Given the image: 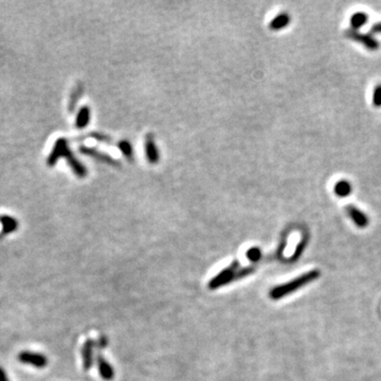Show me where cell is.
<instances>
[{
    "label": "cell",
    "mask_w": 381,
    "mask_h": 381,
    "mask_svg": "<svg viewBox=\"0 0 381 381\" xmlns=\"http://www.w3.org/2000/svg\"><path fill=\"white\" fill-rule=\"evenodd\" d=\"M18 360L23 364H29L36 368H43L48 364V359L44 355L34 352L24 351L18 355Z\"/></svg>",
    "instance_id": "277c9868"
},
{
    "label": "cell",
    "mask_w": 381,
    "mask_h": 381,
    "mask_svg": "<svg viewBox=\"0 0 381 381\" xmlns=\"http://www.w3.org/2000/svg\"><path fill=\"white\" fill-rule=\"evenodd\" d=\"M239 270V262L238 260H234V262L225 268L222 271H220L217 275L214 276L211 281L209 282V288L210 289H217L219 287H222L227 284H230L233 281L238 279L237 272Z\"/></svg>",
    "instance_id": "3957f363"
},
{
    "label": "cell",
    "mask_w": 381,
    "mask_h": 381,
    "mask_svg": "<svg viewBox=\"0 0 381 381\" xmlns=\"http://www.w3.org/2000/svg\"><path fill=\"white\" fill-rule=\"evenodd\" d=\"M87 138H92L94 140H98V141L106 142V143H110L112 141L110 137H108L106 135H102V133H97V132H91L87 136H83V137H80L78 139H87Z\"/></svg>",
    "instance_id": "d6986e66"
},
{
    "label": "cell",
    "mask_w": 381,
    "mask_h": 381,
    "mask_svg": "<svg viewBox=\"0 0 381 381\" xmlns=\"http://www.w3.org/2000/svg\"><path fill=\"white\" fill-rule=\"evenodd\" d=\"M246 255H247V258L249 259L250 262L255 263L260 257H262V252H260L258 248H251V249L247 251Z\"/></svg>",
    "instance_id": "ac0fdd59"
},
{
    "label": "cell",
    "mask_w": 381,
    "mask_h": 381,
    "mask_svg": "<svg viewBox=\"0 0 381 381\" xmlns=\"http://www.w3.org/2000/svg\"><path fill=\"white\" fill-rule=\"evenodd\" d=\"M0 224L2 226V233L10 234L17 230L18 221L9 215H1L0 216Z\"/></svg>",
    "instance_id": "8fae6325"
},
{
    "label": "cell",
    "mask_w": 381,
    "mask_h": 381,
    "mask_svg": "<svg viewBox=\"0 0 381 381\" xmlns=\"http://www.w3.org/2000/svg\"><path fill=\"white\" fill-rule=\"evenodd\" d=\"M97 364H98V370L100 373V376L104 380L110 381L114 378L113 367L102 355H99L97 357Z\"/></svg>",
    "instance_id": "9c48e42d"
},
{
    "label": "cell",
    "mask_w": 381,
    "mask_h": 381,
    "mask_svg": "<svg viewBox=\"0 0 381 381\" xmlns=\"http://www.w3.org/2000/svg\"><path fill=\"white\" fill-rule=\"evenodd\" d=\"M118 148L120 150L123 152V155L129 159V160H132V148L128 141H121L118 143Z\"/></svg>",
    "instance_id": "e0dca14e"
},
{
    "label": "cell",
    "mask_w": 381,
    "mask_h": 381,
    "mask_svg": "<svg viewBox=\"0 0 381 381\" xmlns=\"http://www.w3.org/2000/svg\"><path fill=\"white\" fill-rule=\"evenodd\" d=\"M373 104L376 107H381V86L376 87L373 95Z\"/></svg>",
    "instance_id": "ffe728a7"
},
{
    "label": "cell",
    "mask_w": 381,
    "mask_h": 381,
    "mask_svg": "<svg viewBox=\"0 0 381 381\" xmlns=\"http://www.w3.org/2000/svg\"><path fill=\"white\" fill-rule=\"evenodd\" d=\"M345 35L348 38H351V40L362 43L368 50L375 51V50H377L379 48V42H378L377 40H375L373 35L360 33V32H357V31H355V30H347L345 32Z\"/></svg>",
    "instance_id": "5b68a950"
},
{
    "label": "cell",
    "mask_w": 381,
    "mask_h": 381,
    "mask_svg": "<svg viewBox=\"0 0 381 381\" xmlns=\"http://www.w3.org/2000/svg\"><path fill=\"white\" fill-rule=\"evenodd\" d=\"M97 344V346L99 348H105L106 345H107V339L106 337H100V339L98 340V342L95 343Z\"/></svg>",
    "instance_id": "44dd1931"
},
{
    "label": "cell",
    "mask_w": 381,
    "mask_h": 381,
    "mask_svg": "<svg viewBox=\"0 0 381 381\" xmlns=\"http://www.w3.org/2000/svg\"><path fill=\"white\" fill-rule=\"evenodd\" d=\"M145 151L149 163H157L159 161V154L154 141V137L148 135L145 139Z\"/></svg>",
    "instance_id": "30bf717a"
},
{
    "label": "cell",
    "mask_w": 381,
    "mask_h": 381,
    "mask_svg": "<svg viewBox=\"0 0 381 381\" xmlns=\"http://www.w3.org/2000/svg\"><path fill=\"white\" fill-rule=\"evenodd\" d=\"M335 193L339 197H347L352 193V184L346 180H341L336 183Z\"/></svg>",
    "instance_id": "9a60e30c"
},
{
    "label": "cell",
    "mask_w": 381,
    "mask_h": 381,
    "mask_svg": "<svg viewBox=\"0 0 381 381\" xmlns=\"http://www.w3.org/2000/svg\"><path fill=\"white\" fill-rule=\"evenodd\" d=\"M82 94H83V86H82V84H78L73 89V91H72L71 95H70V99H69L68 109L70 112H73L75 110L76 105H78Z\"/></svg>",
    "instance_id": "5bb4252c"
},
{
    "label": "cell",
    "mask_w": 381,
    "mask_h": 381,
    "mask_svg": "<svg viewBox=\"0 0 381 381\" xmlns=\"http://www.w3.org/2000/svg\"><path fill=\"white\" fill-rule=\"evenodd\" d=\"M371 31H372V33H374V34L381 33V22L375 23V24L373 25V27H372Z\"/></svg>",
    "instance_id": "603a6c76"
},
{
    "label": "cell",
    "mask_w": 381,
    "mask_h": 381,
    "mask_svg": "<svg viewBox=\"0 0 381 381\" xmlns=\"http://www.w3.org/2000/svg\"><path fill=\"white\" fill-rule=\"evenodd\" d=\"M346 211L347 214L349 215V217H351L352 220L355 222V225L358 226L359 228H365L368 225V222H370L367 215L353 205L347 206Z\"/></svg>",
    "instance_id": "ba28073f"
},
{
    "label": "cell",
    "mask_w": 381,
    "mask_h": 381,
    "mask_svg": "<svg viewBox=\"0 0 381 381\" xmlns=\"http://www.w3.org/2000/svg\"><path fill=\"white\" fill-rule=\"evenodd\" d=\"M368 21V16L367 14H365V13H362V12H359V13H355V14L352 16L351 18V24L353 27V30H357V29H360L362 25H364Z\"/></svg>",
    "instance_id": "2e32d148"
},
{
    "label": "cell",
    "mask_w": 381,
    "mask_h": 381,
    "mask_svg": "<svg viewBox=\"0 0 381 381\" xmlns=\"http://www.w3.org/2000/svg\"><path fill=\"white\" fill-rule=\"evenodd\" d=\"M80 151H81V154H83V155H86V156H89V157H91V158H94V159H97V160H99L101 162H104V163H107V164H109V165H112V167H119V165H120V162L118 160H116V159L112 158L109 155L105 154V152H101L100 150L95 149V148H87V146H81Z\"/></svg>",
    "instance_id": "8992f818"
},
{
    "label": "cell",
    "mask_w": 381,
    "mask_h": 381,
    "mask_svg": "<svg viewBox=\"0 0 381 381\" xmlns=\"http://www.w3.org/2000/svg\"><path fill=\"white\" fill-rule=\"evenodd\" d=\"M89 121H90V109L87 106H83L78 112L75 121V126L79 129H83L88 125Z\"/></svg>",
    "instance_id": "7c38bea8"
},
{
    "label": "cell",
    "mask_w": 381,
    "mask_h": 381,
    "mask_svg": "<svg viewBox=\"0 0 381 381\" xmlns=\"http://www.w3.org/2000/svg\"><path fill=\"white\" fill-rule=\"evenodd\" d=\"M289 22H290V16L288 14H285V13H283V14H279L275 19H273V21L269 24V28L273 31H277V30H281L285 27H287Z\"/></svg>",
    "instance_id": "4fadbf2b"
},
{
    "label": "cell",
    "mask_w": 381,
    "mask_h": 381,
    "mask_svg": "<svg viewBox=\"0 0 381 381\" xmlns=\"http://www.w3.org/2000/svg\"><path fill=\"white\" fill-rule=\"evenodd\" d=\"M95 342L91 339L85 341L84 345L82 347V359H83V367L84 370H90L93 365V351H94Z\"/></svg>",
    "instance_id": "52a82bcc"
},
{
    "label": "cell",
    "mask_w": 381,
    "mask_h": 381,
    "mask_svg": "<svg viewBox=\"0 0 381 381\" xmlns=\"http://www.w3.org/2000/svg\"><path fill=\"white\" fill-rule=\"evenodd\" d=\"M0 381H10L2 367H0Z\"/></svg>",
    "instance_id": "cb8c5ba5"
},
{
    "label": "cell",
    "mask_w": 381,
    "mask_h": 381,
    "mask_svg": "<svg viewBox=\"0 0 381 381\" xmlns=\"http://www.w3.org/2000/svg\"><path fill=\"white\" fill-rule=\"evenodd\" d=\"M61 158H66L67 163L76 176H79L80 178H84L87 175L86 168L78 160V158L73 155L72 150L69 148L67 139L65 138H60L56 140L53 148L51 150L47 159V164L49 167H54Z\"/></svg>",
    "instance_id": "6da1fadb"
},
{
    "label": "cell",
    "mask_w": 381,
    "mask_h": 381,
    "mask_svg": "<svg viewBox=\"0 0 381 381\" xmlns=\"http://www.w3.org/2000/svg\"><path fill=\"white\" fill-rule=\"evenodd\" d=\"M320 275H321V272L318 269L310 270L306 273H304V275L294 278L292 281L288 283L275 286V288H272L270 290L269 296L272 298V300H279V298H283L287 295H290L292 292L302 288L303 286L308 285L309 283L316 281Z\"/></svg>",
    "instance_id": "7a4b0ae2"
},
{
    "label": "cell",
    "mask_w": 381,
    "mask_h": 381,
    "mask_svg": "<svg viewBox=\"0 0 381 381\" xmlns=\"http://www.w3.org/2000/svg\"><path fill=\"white\" fill-rule=\"evenodd\" d=\"M305 245V241L303 240V241H301V243H300V245H298L297 247H296V252H295V257H298V256H300V254L303 252V250H304V246Z\"/></svg>",
    "instance_id": "7402d4cb"
}]
</instances>
